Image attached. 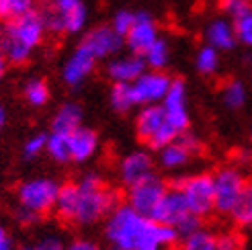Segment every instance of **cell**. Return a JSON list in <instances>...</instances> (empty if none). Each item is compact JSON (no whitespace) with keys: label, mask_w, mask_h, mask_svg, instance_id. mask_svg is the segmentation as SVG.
Returning <instances> with one entry per match:
<instances>
[{"label":"cell","mask_w":252,"mask_h":250,"mask_svg":"<svg viewBox=\"0 0 252 250\" xmlns=\"http://www.w3.org/2000/svg\"><path fill=\"white\" fill-rule=\"evenodd\" d=\"M105 219V238L117 250H168L181 242L176 228L156 223L127 203H119Z\"/></svg>","instance_id":"1"},{"label":"cell","mask_w":252,"mask_h":250,"mask_svg":"<svg viewBox=\"0 0 252 250\" xmlns=\"http://www.w3.org/2000/svg\"><path fill=\"white\" fill-rule=\"evenodd\" d=\"M78 185V203L74 211V226H94L105 219L119 205V195L107 185L98 172H84L76 181Z\"/></svg>","instance_id":"2"},{"label":"cell","mask_w":252,"mask_h":250,"mask_svg":"<svg viewBox=\"0 0 252 250\" xmlns=\"http://www.w3.org/2000/svg\"><path fill=\"white\" fill-rule=\"evenodd\" d=\"M4 25H6V39L2 47H0V54H4L8 64L15 66L27 64L33 49L39 47L47 35L43 15L39 12V8H33L27 15Z\"/></svg>","instance_id":"3"},{"label":"cell","mask_w":252,"mask_h":250,"mask_svg":"<svg viewBox=\"0 0 252 250\" xmlns=\"http://www.w3.org/2000/svg\"><path fill=\"white\" fill-rule=\"evenodd\" d=\"M39 12L47 33L54 35H76L84 29L88 19V8L82 0H43Z\"/></svg>","instance_id":"4"},{"label":"cell","mask_w":252,"mask_h":250,"mask_svg":"<svg viewBox=\"0 0 252 250\" xmlns=\"http://www.w3.org/2000/svg\"><path fill=\"white\" fill-rule=\"evenodd\" d=\"M135 133L148 150H162L181 133L172 127L162 105H144L135 117Z\"/></svg>","instance_id":"5"},{"label":"cell","mask_w":252,"mask_h":250,"mask_svg":"<svg viewBox=\"0 0 252 250\" xmlns=\"http://www.w3.org/2000/svg\"><path fill=\"white\" fill-rule=\"evenodd\" d=\"M170 187L179 189L191 214L203 219L213 214V174L199 172L191 177H181Z\"/></svg>","instance_id":"6"},{"label":"cell","mask_w":252,"mask_h":250,"mask_svg":"<svg viewBox=\"0 0 252 250\" xmlns=\"http://www.w3.org/2000/svg\"><path fill=\"white\" fill-rule=\"evenodd\" d=\"M60 183L49 177H37L29 179L17 187V201L21 207H27L35 214H47L54 209L56 197H58Z\"/></svg>","instance_id":"7"},{"label":"cell","mask_w":252,"mask_h":250,"mask_svg":"<svg viewBox=\"0 0 252 250\" xmlns=\"http://www.w3.org/2000/svg\"><path fill=\"white\" fill-rule=\"evenodd\" d=\"M244 185L246 177L238 166H221L218 172H213V211L228 216Z\"/></svg>","instance_id":"8"},{"label":"cell","mask_w":252,"mask_h":250,"mask_svg":"<svg viewBox=\"0 0 252 250\" xmlns=\"http://www.w3.org/2000/svg\"><path fill=\"white\" fill-rule=\"evenodd\" d=\"M201 152H203L201 140L187 129L176 137V140H172L162 150H158V162L164 170H179V168L187 166L189 162H191V158Z\"/></svg>","instance_id":"9"},{"label":"cell","mask_w":252,"mask_h":250,"mask_svg":"<svg viewBox=\"0 0 252 250\" xmlns=\"http://www.w3.org/2000/svg\"><path fill=\"white\" fill-rule=\"evenodd\" d=\"M172 78L164 70H146L140 78L131 82V91L137 107L144 105H158L168 93Z\"/></svg>","instance_id":"10"},{"label":"cell","mask_w":252,"mask_h":250,"mask_svg":"<svg viewBox=\"0 0 252 250\" xmlns=\"http://www.w3.org/2000/svg\"><path fill=\"white\" fill-rule=\"evenodd\" d=\"M166 191H168V183L154 172L148 179L127 187V205H131L135 211H140L144 216H150Z\"/></svg>","instance_id":"11"},{"label":"cell","mask_w":252,"mask_h":250,"mask_svg":"<svg viewBox=\"0 0 252 250\" xmlns=\"http://www.w3.org/2000/svg\"><path fill=\"white\" fill-rule=\"evenodd\" d=\"M162 109L168 117V121L172 123V127L183 133L189 129V123H191V117H189V96H187V84L181 78H172L168 93L162 98Z\"/></svg>","instance_id":"12"},{"label":"cell","mask_w":252,"mask_h":250,"mask_svg":"<svg viewBox=\"0 0 252 250\" xmlns=\"http://www.w3.org/2000/svg\"><path fill=\"white\" fill-rule=\"evenodd\" d=\"M88 52H91L96 60H109L119 56L121 47L125 45L123 37L113 31L111 25H98V27L86 31V35L80 41Z\"/></svg>","instance_id":"13"},{"label":"cell","mask_w":252,"mask_h":250,"mask_svg":"<svg viewBox=\"0 0 252 250\" xmlns=\"http://www.w3.org/2000/svg\"><path fill=\"white\" fill-rule=\"evenodd\" d=\"M96 62L98 60L88 52L82 43H78V47L70 54L64 68H62V80H64V84L70 86V89H78V86L94 72Z\"/></svg>","instance_id":"14"},{"label":"cell","mask_w":252,"mask_h":250,"mask_svg":"<svg viewBox=\"0 0 252 250\" xmlns=\"http://www.w3.org/2000/svg\"><path fill=\"white\" fill-rule=\"evenodd\" d=\"M154 168H156L154 156L148 150H133L119 162V181L125 187H131L148 179L150 174H154Z\"/></svg>","instance_id":"15"},{"label":"cell","mask_w":252,"mask_h":250,"mask_svg":"<svg viewBox=\"0 0 252 250\" xmlns=\"http://www.w3.org/2000/svg\"><path fill=\"white\" fill-rule=\"evenodd\" d=\"M156 39H158V25H156L154 17L148 15V12H135V21L131 25V29L123 37V41L129 47V52L142 56Z\"/></svg>","instance_id":"16"},{"label":"cell","mask_w":252,"mask_h":250,"mask_svg":"<svg viewBox=\"0 0 252 250\" xmlns=\"http://www.w3.org/2000/svg\"><path fill=\"white\" fill-rule=\"evenodd\" d=\"M187 214H191V211L187 209V203L183 195L179 193V189H174V187H168V191L162 195V199L156 203V207L152 209V214L148 218H152L156 223H162V226H176Z\"/></svg>","instance_id":"17"},{"label":"cell","mask_w":252,"mask_h":250,"mask_svg":"<svg viewBox=\"0 0 252 250\" xmlns=\"http://www.w3.org/2000/svg\"><path fill=\"white\" fill-rule=\"evenodd\" d=\"M146 62L137 54H127V56H115L109 60L107 64V78L111 82H125L131 84L135 78H140L146 72Z\"/></svg>","instance_id":"18"},{"label":"cell","mask_w":252,"mask_h":250,"mask_svg":"<svg viewBox=\"0 0 252 250\" xmlns=\"http://www.w3.org/2000/svg\"><path fill=\"white\" fill-rule=\"evenodd\" d=\"M205 41L213 49H218V52H232L238 45L232 21H228L225 17L211 19L205 27Z\"/></svg>","instance_id":"19"},{"label":"cell","mask_w":252,"mask_h":250,"mask_svg":"<svg viewBox=\"0 0 252 250\" xmlns=\"http://www.w3.org/2000/svg\"><path fill=\"white\" fill-rule=\"evenodd\" d=\"M68 140H70L72 162H88L98 152V133L91 127L80 125L78 129H74L68 135Z\"/></svg>","instance_id":"20"},{"label":"cell","mask_w":252,"mask_h":250,"mask_svg":"<svg viewBox=\"0 0 252 250\" xmlns=\"http://www.w3.org/2000/svg\"><path fill=\"white\" fill-rule=\"evenodd\" d=\"M82 117L84 113L78 103H64L62 107H58V111L52 117V131L70 135L74 129H78L82 125Z\"/></svg>","instance_id":"21"},{"label":"cell","mask_w":252,"mask_h":250,"mask_svg":"<svg viewBox=\"0 0 252 250\" xmlns=\"http://www.w3.org/2000/svg\"><path fill=\"white\" fill-rule=\"evenodd\" d=\"M76 203H78V185L76 183H64V185H60V189H58V197H56V203H54L52 211H56L60 221L72 223L74 211H76Z\"/></svg>","instance_id":"22"},{"label":"cell","mask_w":252,"mask_h":250,"mask_svg":"<svg viewBox=\"0 0 252 250\" xmlns=\"http://www.w3.org/2000/svg\"><path fill=\"white\" fill-rule=\"evenodd\" d=\"M238 228H252V181H246L240 197L228 214Z\"/></svg>","instance_id":"23"},{"label":"cell","mask_w":252,"mask_h":250,"mask_svg":"<svg viewBox=\"0 0 252 250\" xmlns=\"http://www.w3.org/2000/svg\"><path fill=\"white\" fill-rule=\"evenodd\" d=\"M109 105L111 109L119 115H125L135 105V98H133V91H131V84H125V82H113L111 91H109Z\"/></svg>","instance_id":"24"},{"label":"cell","mask_w":252,"mask_h":250,"mask_svg":"<svg viewBox=\"0 0 252 250\" xmlns=\"http://www.w3.org/2000/svg\"><path fill=\"white\" fill-rule=\"evenodd\" d=\"M23 96L25 101H27V105L35 107V109H41L49 103V96H52V93H49V86L43 78H29L27 82H25L23 86Z\"/></svg>","instance_id":"25"},{"label":"cell","mask_w":252,"mask_h":250,"mask_svg":"<svg viewBox=\"0 0 252 250\" xmlns=\"http://www.w3.org/2000/svg\"><path fill=\"white\" fill-rule=\"evenodd\" d=\"M45 154L52 158L58 164H68L72 162V154H70V140L66 133H49L47 142H45Z\"/></svg>","instance_id":"26"},{"label":"cell","mask_w":252,"mask_h":250,"mask_svg":"<svg viewBox=\"0 0 252 250\" xmlns=\"http://www.w3.org/2000/svg\"><path fill=\"white\" fill-rule=\"evenodd\" d=\"M142 58L146 62L148 70H164L168 66V62H170V47L164 39L158 37V39L142 54Z\"/></svg>","instance_id":"27"},{"label":"cell","mask_w":252,"mask_h":250,"mask_svg":"<svg viewBox=\"0 0 252 250\" xmlns=\"http://www.w3.org/2000/svg\"><path fill=\"white\" fill-rule=\"evenodd\" d=\"M181 250H218V234H213L211 230L199 228L197 232L185 236L179 242Z\"/></svg>","instance_id":"28"},{"label":"cell","mask_w":252,"mask_h":250,"mask_svg":"<svg viewBox=\"0 0 252 250\" xmlns=\"http://www.w3.org/2000/svg\"><path fill=\"white\" fill-rule=\"evenodd\" d=\"M246 98H248V93H246V86H244L242 80L234 78V80H228L221 86V101L230 111L242 109L246 105Z\"/></svg>","instance_id":"29"},{"label":"cell","mask_w":252,"mask_h":250,"mask_svg":"<svg viewBox=\"0 0 252 250\" xmlns=\"http://www.w3.org/2000/svg\"><path fill=\"white\" fill-rule=\"evenodd\" d=\"M195 68L201 76H213L220 70V52L213 49L211 45H203L199 47V52L195 56Z\"/></svg>","instance_id":"30"},{"label":"cell","mask_w":252,"mask_h":250,"mask_svg":"<svg viewBox=\"0 0 252 250\" xmlns=\"http://www.w3.org/2000/svg\"><path fill=\"white\" fill-rule=\"evenodd\" d=\"M35 8V0H0V23H10Z\"/></svg>","instance_id":"31"},{"label":"cell","mask_w":252,"mask_h":250,"mask_svg":"<svg viewBox=\"0 0 252 250\" xmlns=\"http://www.w3.org/2000/svg\"><path fill=\"white\" fill-rule=\"evenodd\" d=\"M234 25V33H236V41L252 49V8H248L246 12H242L240 17H236L232 21Z\"/></svg>","instance_id":"32"},{"label":"cell","mask_w":252,"mask_h":250,"mask_svg":"<svg viewBox=\"0 0 252 250\" xmlns=\"http://www.w3.org/2000/svg\"><path fill=\"white\" fill-rule=\"evenodd\" d=\"M45 142H47V135L43 133H35L31 135L27 142L23 144V150H21V154L25 160H37L43 152H45Z\"/></svg>","instance_id":"33"},{"label":"cell","mask_w":252,"mask_h":250,"mask_svg":"<svg viewBox=\"0 0 252 250\" xmlns=\"http://www.w3.org/2000/svg\"><path fill=\"white\" fill-rule=\"evenodd\" d=\"M133 21H135V12L133 10H127V8H121V10H117L115 15H113L111 27H113V31H115L117 35L125 37V35H127V31L131 29Z\"/></svg>","instance_id":"34"},{"label":"cell","mask_w":252,"mask_h":250,"mask_svg":"<svg viewBox=\"0 0 252 250\" xmlns=\"http://www.w3.org/2000/svg\"><path fill=\"white\" fill-rule=\"evenodd\" d=\"M218 4L228 19H236L248 8H252V0H218Z\"/></svg>","instance_id":"35"},{"label":"cell","mask_w":252,"mask_h":250,"mask_svg":"<svg viewBox=\"0 0 252 250\" xmlns=\"http://www.w3.org/2000/svg\"><path fill=\"white\" fill-rule=\"evenodd\" d=\"M174 228H176V232H179L181 240H183L185 236L197 232L199 228H203V218H199V216H195V214H187L179 223H176Z\"/></svg>","instance_id":"36"},{"label":"cell","mask_w":252,"mask_h":250,"mask_svg":"<svg viewBox=\"0 0 252 250\" xmlns=\"http://www.w3.org/2000/svg\"><path fill=\"white\" fill-rule=\"evenodd\" d=\"M244 240L238 232H221L218 234V250H242Z\"/></svg>","instance_id":"37"},{"label":"cell","mask_w":252,"mask_h":250,"mask_svg":"<svg viewBox=\"0 0 252 250\" xmlns=\"http://www.w3.org/2000/svg\"><path fill=\"white\" fill-rule=\"evenodd\" d=\"M41 214H35V211H31V209H27V207H17L15 209V219H17V223H21L23 228H31V226H37V223L41 221Z\"/></svg>","instance_id":"38"},{"label":"cell","mask_w":252,"mask_h":250,"mask_svg":"<svg viewBox=\"0 0 252 250\" xmlns=\"http://www.w3.org/2000/svg\"><path fill=\"white\" fill-rule=\"evenodd\" d=\"M66 250H103L98 242L91 240V238H76L70 244H66Z\"/></svg>","instance_id":"39"},{"label":"cell","mask_w":252,"mask_h":250,"mask_svg":"<svg viewBox=\"0 0 252 250\" xmlns=\"http://www.w3.org/2000/svg\"><path fill=\"white\" fill-rule=\"evenodd\" d=\"M33 248L35 250H66V244L60 238H56V236H47V238L37 242V246H33Z\"/></svg>","instance_id":"40"},{"label":"cell","mask_w":252,"mask_h":250,"mask_svg":"<svg viewBox=\"0 0 252 250\" xmlns=\"http://www.w3.org/2000/svg\"><path fill=\"white\" fill-rule=\"evenodd\" d=\"M0 250H12V238L4 226H0Z\"/></svg>","instance_id":"41"},{"label":"cell","mask_w":252,"mask_h":250,"mask_svg":"<svg viewBox=\"0 0 252 250\" xmlns=\"http://www.w3.org/2000/svg\"><path fill=\"white\" fill-rule=\"evenodd\" d=\"M236 162H238V166L250 164L252 162V152L250 150H236Z\"/></svg>","instance_id":"42"},{"label":"cell","mask_w":252,"mask_h":250,"mask_svg":"<svg viewBox=\"0 0 252 250\" xmlns=\"http://www.w3.org/2000/svg\"><path fill=\"white\" fill-rule=\"evenodd\" d=\"M6 123H8V113H6V107H4L2 103H0V133L4 131Z\"/></svg>","instance_id":"43"},{"label":"cell","mask_w":252,"mask_h":250,"mask_svg":"<svg viewBox=\"0 0 252 250\" xmlns=\"http://www.w3.org/2000/svg\"><path fill=\"white\" fill-rule=\"evenodd\" d=\"M6 70H8V60L4 58V54H0V80H4Z\"/></svg>","instance_id":"44"},{"label":"cell","mask_w":252,"mask_h":250,"mask_svg":"<svg viewBox=\"0 0 252 250\" xmlns=\"http://www.w3.org/2000/svg\"><path fill=\"white\" fill-rule=\"evenodd\" d=\"M21 250H35L33 246H25V248H21Z\"/></svg>","instance_id":"45"},{"label":"cell","mask_w":252,"mask_h":250,"mask_svg":"<svg viewBox=\"0 0 252 250\" xmlns=\"http://www.w3.org/2000/svg\"><path fill=\"white\" fill-rule=\"evenodd\" d=\"M168 250H181V248H176V246H174V248H168Z\"/></svg>","instance_id":"46"},{"label":"cell","mask_w":252,"mask_h":250,"mask_svg":"<svg viewBox=\"0 0 252 250\" xmlns=\"http://www.w3.org/2000/svg\"><path fill=\"white\" fill-rule=\"evenodd\" d=\"M250 140H252V127H250Z\"/></svg>","instance_id":"47"},{"label":"cell","mask_w":252,"mask_h":250,"mask_svg":"<svg viewBox=\"0 0 252 250\" xmlns=\"http://www.w3.org/2000/svg\"><path fill=\"white\" fill-rule=\"evenodd\" d=\"M109 250H117V248H113V246H111V248H109Z\"/></svg>","instance_id":"48"}]
</instances>
